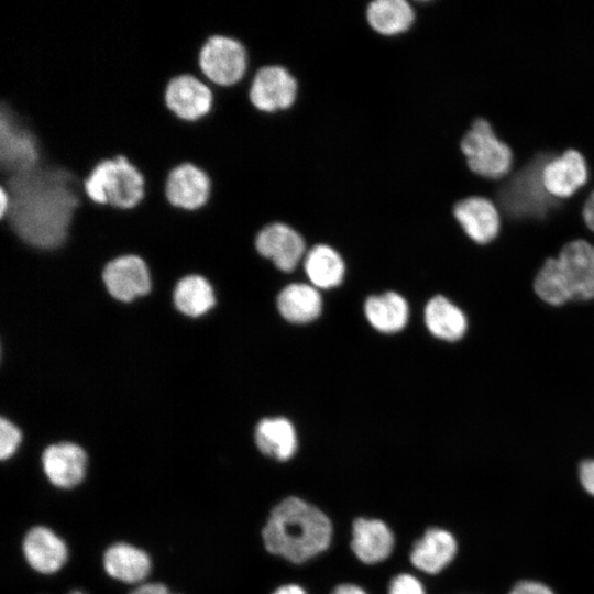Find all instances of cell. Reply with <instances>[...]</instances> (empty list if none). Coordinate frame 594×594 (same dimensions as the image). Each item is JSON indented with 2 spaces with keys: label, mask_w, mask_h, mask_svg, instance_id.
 <instances>
[{
  "label": "cell",
  "mask_w": 594,
  "mask_h": 594,
  "mask_svg": "<svg viewBox=\"0 0 594 594\" xmlns=\"http://www.w3.org/2000/svg\"><path fill=\"white\" fill-rule=\"evenodd\" d=\"M10 195V207L0 226L25 245L53 251L68 238L73 215L86 196L84 180L70 172L47 164L0 176Z\"/></svg>",
  "instance_id": "cell-1"
},
{
  "label": "cell",
  "mask_w": 594,
  "mask_h": 594,
  "mask_svg": "<svg viewBox=\"0 0 594 594\" xmlns=\"http://www.w3.org/2000/svg\"><path fill=\"white\" fill-rule=\"evenodd\" d=\"M262 538L271 554L299 565L329 549L333 525L317 506L289 496L271 510Z\"/></svg>",
  "instance_id": "cell-2"
},
{
  "label": "cell",
  "mask_w": 594,
  "mask_h": 594,
  "mask_svg": "<svg viewBox=\"0 0 594 594\" xmlns=\"http://www.w3.org/2000/svg\"><path fill=\"white\" fill-rule=\"evenodd\" d=\"M534 288L550 305L594 297V246L584 240L566 243L558 257L539 270Z\"/></svg>",
  "instance_id": "cell-3"
},
{
  "label": "cell",
  "mask_w": 594,
  "mask_h": 594,
  "mask_svg": "<svg viewBox=\"0 0 594 594\" xmlns=\"http://www.w3.org/2000/svg\"><path fill=\"white\" fill-rule=\"evenodd\" d=\"M86 196L98 205L132 209L145 195V179L125 156L100 161L84 179Z\"/></svg>",
  "instance_id": "cell-4"
},
{
  "label": "cell",
  "mask_w": 594,
  "mask_h": 594,
  "mask_svg": "<svg viewBox=\"0 0 594 594\" xmlns=\"http://www.w3.org/2000/svg\"><path fill=\"white\" fill-rule=\"evenodd\" d=\"M198 62L205 80L220 87H231L244 79L249 56L241 41L217 34L205 42Z\"/></svg>",
  "instance_id": "cell-5"
},
{
  "label": "cell",
  "mask_w": 594,
  "mask_h": 594,
  "mask_svg": "<svg viewBox=\"0 0 594 594\" xmlns=\"http://www.w3.org/2000/svg\"><path fill=\"white\" fill-rule=\"evenodd\" d=\"M547 156H538L518 172L501 190L505 210L514 217H542L551 202L543 185L542 173Z\"/></svg>",
  "instance_id": "cell-6"
},
{
  "label": "cell",
  "mask_w": 594,
  "mask_h": 594,
  "mask_svg": "<svg viewBox=\"0 0 594 594\" xmlns=\"http://www.w3.org/2000/svg\"><path fill=\"white\" fill-rule=\"evenodd\" d=\"M469 167L482 176L497 178L505 175L512 163L510 148L494 134L484 119L476 120L461 142Z\"/></svg>",
  "instance_id": "cell-7"
},
{
  "label": "cell",
  "mask_w": 594,
  "mask_h": 594,
  "mask_svg": "<svg viewBox=\"0 0 594 594\" xmlns=\"http://www.w3.org/2000/svg\"><path fill=\"white\" fill-rule=\"evenodd\" d=\"M40 160L38 142L33 132L0 112V176L29 170Z\"/></svg>",
  "instance_id": "cell-8"
},
{
  "label": "cell",
  "mask_w": 594,
  "mask_h": 594,
  "mask_svg": "<svg viewBox=\"0 0 594 594\" xmlns=\"http://www.w3.org/2000/svg\"><path fill=\"white\" fill-rule=\"evenodd\" d=\"M164 99L177 118L197 121L211 111L213 91L207 80L191 74H182L168 81Z\"/></svg>",
  "instance_id": "cell-9"
},
{
  "label": "cell",
  "mask_w": 594,
  "mask_h": 594,
  "mask_svg": "<svg viewBox=\"0 0 594 594\" xmlns=\"http://www.w3.org/2000/svg\"><path fill=\"white\" fill-rule=\"evenodd\" d=\"M102 279L109 294L123 302L144 296L151 289L147 264L136 254H121L110 260L102 271Z\"/></svg>",
  "instance_id": "cell-10"
},
{
  "label": "cell",
  "mask_w": 594,
  "mask_h": 594,
  "mask_svg": "<svg viewBox=\"0 0 594 594\" xmlns=\"http://www.w3.org/2000/svg\"><path fill=\"white\" fill-rule=\"evenodd\" d=\"M249 99L260 111L273 112L289 108L297 95V82L280 66L261 67L249 87Z\"/></svg>",
  "instance_id": "cell-11"
},
{
  "label": "cell",
  "mask_w": 594,
  "mask_h": 594,
  "mask_svg": "<svg viewBox=\"0 0 594 594\" xmlns=\"http://www.w3.org/2000/svg\"><path fill=\"white\" fill-rule=\"evenodd\" d=\"M458 551V540L452 531L443 527L428 528L410 551L414 574H440L452 564Z\"/></svg>",
  "instance_id": "cell-12"
},
{
  "label": "cell",
  "mask_w": 594,
  "mask_h": 594,
  "mask_svg": "<svg viewBox=\"0 0 594 594\" xmlns=\"http://www.w3.org/2000/svg\"><path fill=\"white\" fill-rule=\"evenodd\" d=\"M211 179L199 166L182 163L172 168L165 182V195L173 207L197 210L211 195Z\"/></svg>",
  "instance_id": "cell-13"
},
{
  "label": "cell",
  "mask_w": 594,
  "mask_h": 594,
  "mask_svg": "<svg viewBox=\"0 0 594 594\" xmlns=\"http://www.w3.org/2000/svg\"><path fill=\"white\" fill-rule=\"evenodd\" d=\"M396 538L391 527L377 518H356L352 526L351 549L359 561L375 565L394 552Z\"/></svg>",
  "instance_id": "cell-14"
},
{
  "label": "cell",
  "mask_w": 594,
  "mask_h": 594,
  "mask_svg": "<svg viewBox=\"0 0 594 594\" xmlns=\"http://www.w3.org/2000/svg\"><path fill=\"white\" fill-rule=\"evenodd\" d=\"M257 252L284 272L293 271L305 253L301 235L284 223L264 227L256 235Z\"/></svg>",
  "instance_id": "cell-15"
},
{
  "label": "cell",
  "mask_w": 594,
  "mask_h": 594,
  "mask_svg": "<svg viewBox=\"0 0 594 594\" xmlns=\"http://www.w3.org/2000/svg\"><path fill=\"white\" fill-rule=\"evenodd\" d=\"M254 446L264 458L287 463L298 453L300 442L292 421L284 417L264 418L254 430Z\"/></svg>",
  "instance_id": "cell-16"
},
{
  "label": "cell",
  "mask_w": 594,
  "mask_h": 594,
  "mask_svg": "<svg viewBox=\"0 0 594 594\" xmlns=\"http://www.w3.org/2000/svg\"><path fill=\"white\" fill-rule=\"evenodd\" d=\"M44 472L52 484L59 488L77 486L86 475L87 454L77 444H52L42 457Z\"/></svg>",
  "instance_id": "cell-17"
},
{
  "label": "cell",
  "mask_w": 594,
  "mask_h": 594,
  "mask_svg": "<svg viewBox=\"0 0 594 594\" xmlns=\"http://www.w3.org/2000/svg\"><path fill=\"white\" fill-rule=\"evenodd\" d=\"M23 553L28 563L44 574L57 572L68 558L65 542L46 527H34L26 534Z\"/></svg>",
  "instance_id": "cell-18"
},
{
  "label": "cell",
  "mask_w": 594,
  "mask_h": 594,
  "mask_svg": "<svg viewBox=\"0 0 594 594\" xmlns=\"http://www.w3.org/2000/svg\"><path fill=\"white\" fill-rule=\"evenodd\" d=\"M543 185L550 195L557 197L571 196L587 178V170L582 155L569 150L544 165Z\"/></svg>",
  "instance_id": "cell-19"
},
{
  "label": "cell",
  "mask_w": 594,
  "mask_h": 594,
  "mask_svg": "<svg viewBox=\"0 0 594 594\" xmlns=\"http://www.w3.org/2000/svg\"><path fill=\"white\" fill-rule=\"evenodd\" d=\"M453 212L466 234L475 242L487 243L496 237L499 217L490 200L470 197L459 201Z\"/></svg>",
  "instance_id": "cell-20"
},
{
  "label": "cell",
  "mask_w": 594,
  "mask_h": 594,
  "mask_svg": "<svg viewBox=\"0 0 594 594\" xmlns=\"http://www.w3.org/2000/svg\"><path fill=\"white\" fill-rule=\"evenodd\" d=\"M107 573L125 583L144 580L151 571V560L146 552L129 543H116L103 556Z\"/></svg>",
  "instance_id": "cell-21"
},
{
  "label": "cell",
  "mask_w": 594,
  "mask_h": 594,
  "mask_svg": "<svg viewBox=\"0 0 594 594\" xmlns=\"http://www.w3.org/2000/svg\"><path fill=\"white\" fill-rule=\"evenodd\" d=\"M277 308L289 322L307 323L319 317L322 300L315 286L295 283L282 289Z\"/></svg>",
  "instance_id": "cell-22"
},
{
  "label": "cell",
  "mask_w": 594,
  "mask_h": 594,
  "mask_svg": "<svg viewBox=\"0 0 594 594\" xmlns=\"http://www.w3.org/2000/svg\"><path fill=\"white\" fill-rule=\"evenodd\" d=\"M364 312L372 327L383 333L400 331L408 320V305L394 292L369 297Z\"/></svg>",
  "instance_id": "cell-23"
},
{
  "label": "cell",
  "mask_w": 594,
  "mask_h": 594,
  "mask_svg": "<svg viewBox=\"0 0 594 594\" xmlns=\"http://www.w3.org/2000/svg\"><path fill=\"white\" fill-rule=\"evenodd\" d=\"M425 322L435 337L446 341L459 340L466 330L464 314L443 296H436L428 301Z\"/></svg>",
  "instance_id": "cell-24"
},
{
  "label": "cell",
  "mask_w": 594,
  "mask_h": 594,
  "mask_svg": "<svg viewBox=\"0 0 594 594\" xmlns=\"http://www.w3.org/2000/svg\"><path fill=\"white\" fill-rule=\"evenodd\" d=\"M305 272L316 288H332L341 284L344 276V262L340 254L329 245L318 244L305 257Z\"/></svg>",
  "instance_id": "cell-25"
},
{
  "label": "cell",
  "mask_w": 594,
  "mask_h": 594,
  "mask_svg": "<svg viewBox=\"0 0 594 594\" xmlns=\"http://www.w3.org/2000/svg\"><path fill=\"white\" fill-rule=\"evenodd\" d=\"M173 299L175 307L188 317L207 314L216 302L212 286L199 275L182 278L174 289Z\"/></svg>",
  "instance_id": "cell-26"
},
{
  "label": "cell",
  "mask_w": 594,
  "mask_h": 594,
  "mask_svg": "<svg viewBox=\"0 0 594 594\" xmlns=\"http://www.w3.org/2000/svg\"><path fill=\"white\" fill-rule=\"evenodd\" d=\"M366 16L376 32L394 35L413 24L414 11L405 0H376L369 4Z\"/></svg>",
  "instance_id": "cell-27"
},
{
  "label": "cell",
  "mask_w": 594,
  "mask_h": 594,
  "mask_svg": "<svg viewBox=\"0 0 594 594\" xmlns=\"http://www.w3.org/2000/svg\"><path fill=\"white\" fill-rule=\"evenodd\" d=\"M22 440L19 428L9 419L0 420V457L2 460L11 458L18 450Z\"/></svg>",
  "instance_id": "cell-28"
},
{
  "label": "cell",
  "mask_w": 594,
  "mask_h": 594,
  "mask_svg": "<svg viewBox=\"0 0 594 594\" xmlns=\"http://www.w3.org/2000/svg\"><path fill=\"white\" fill-rule=\"evenodd\" d=\"M387 594H427V591L417 575L402 572L391 580Z\"/></svg>",
  "instance_id": "cell-29"
},
{
  "label": "cell",
  "mask_w": 594,
  "mask_h": 594,
  "mask_svg": "<svg viewBox=\"0 0 594 594\" xmlns=\"http://www.w3.org/2000/svg\"><path fill=\"white\" fill-rule=\"evenodd\" d=\"M509 594H553V592L542 583L521 581L513 587Z\"/></svg>",
  "instance_id": "cell-30"
},
{
  "label": "cell",
  "mask_w": 594,
  "mask_h": 594,
  "mask_svg": "<svg viewBox=\"0 0 594 594\" xmlns=\"http://www.w3.org/2000/svg\"><path fill=\"white\" fill-rule=\"evenodd\" d=\"M580 481L584 490L594 495V460H585L581 463Z\"/></svg>",
  "instance_id": "cell-31"
},
{
  "label": "cell",
  "mask_w": 594,
  "mask_h": 594,
  "mask_svg": "<svg viewBox=\"0 0 594 594\" xmlns=\"http://www.w3.org/2000/svg\"><path fill=\"white\" fill-rule=\"evenodd\" d=\"M131 594H173L169 592V590L160 583H148L144 584L136 590H134Z\"/></svg>",
  "instance_id": "cell-32"
},
{
  "label": "cell",
  "mask_w": 594,
  "mask_h": 594,
  "mask_svg": "<svg viewBox=\"0 0 594 594\" xmlns=\"http://www.w3.org/2000/svg\"><path fill=\"white\" fill-rule=\"evenodd\" d=\"M330 594H369L363 587L353 583H341Z\"/></svg>",
  "instance_id": "cell-33"
},
{
  "label": "cell",
  "mask_w": 594,
  "mask_h": 594,
  "mask_svg": "<svg viewBox=\"0 0 594 594\" xmlns=\"http://www.w3.org/2000/svg\"><path fill=\"white\" fill-rule=\"evenodd\" d=\"M583 217L587 227L594 231V191L584 205Z\"/></svg>",
  "instance_id": "cell-34"
},
{
  "label": "cell",
  "mask_w": 594,
  "mask_h": 594,
  "mask_svg": "<svg viewBox=\"0 0 594 594\" xmlns=\"http://www.w3.org/2000/svg\"><path fill=\"white\" fill-rule=\"evenodd\" d=\"M272 594H308V592L297 583H287L278 586Z\"/></svg>",
  "instance_id": "cell-35"
},
{
  "label": "cell",
  "mask_w": 594,
  "mask_h": 594,
  "mask_svg": "<svg viewBox=\"0 0 594 594\" xmlns=\"http://www.w3.org/2000/svg\"><path fill=\"white\" fill-rule=\"evenodd\" d=\"M10 207V195L8 190L0 186V218H3Z\"/></svg>",
  "instance_id": "cell-36"
},
{
  "label": "cell",
  "mask_w": 594,
  "mask_h": 594,
  "mask_svg": "<svg viewBox=\"0 0 594 594\" xmlns=\"http://www.w3.org/2000/svg\"><path fill=\"white\" fill-rule=\"evenodd\" d=\"M69 594H85V593H82V592H80V591H73V592L69 593Z\"/></svg>",
  "instance_id": "cell-37"
}]
</instances>
